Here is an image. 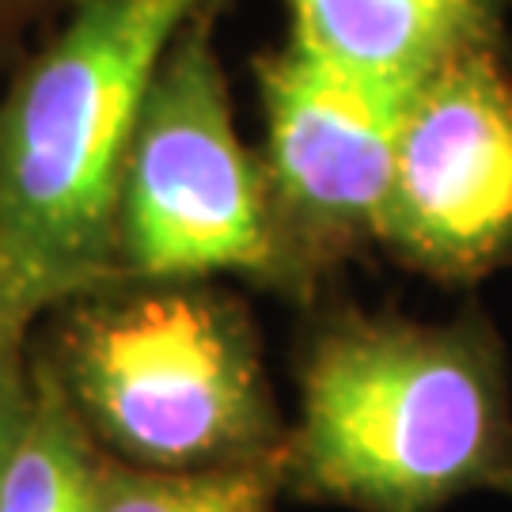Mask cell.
I'll return each mask as SVG.
<instances>
[{"instance_id": "2", "label": "cell", "mask_w": 512, "mask_h": 512, "mask_svg": "<svg viewBox=\"0 0 512 512\" xmlns=\"http://www.w3.org/2000/svg\"><path fill=\"white\" fill-rule=\"evenodd\" d=\"M285 490L353 512H440L512 497V395L478 315L414 323L342 311L300 357Z\"/></svg>"}, {"instance_id": "5", "label": "cell", "mask_w": 512, "mask_h": 512, "mask_svg": "<svg viewBox=\"0 0 512 512\" xmlns=\"http://www.w3.org/2000/svg\"><path fill=\"white\" fill-rule=\"evenodd\" d=\"M376 243L437 281L512 258V69L501 42L456 54L406 95Z\"/></svg>"}, {"instance_id": "9", "label": "cell", "mask_w": 512, "mask_h": 512, "mask_svg": "<svg viewBox=\"0 0 512 512\" xmlns=\"http://www.w3.org/2000/svg\"><path fill=\"white\" fill-rule=\"evenodd\" d=\"M281 494V456L194 471H152L103 452L95 512H277Z\"/></svg>"}, {"instance_id": "4", "label": "cell", "mask_w": 512, "mask_h": 512, "mask_svg": "<svg viewBox=\"0 0 512 512\" xmlns=\"http://www.w3.org/2000/svg\"><path fill=\"white\" fill-rule=\"evenodd\" d=\"M217 12L209 4L175 35L145 92L118 190V281L239 277L308 296L315 277L277 220L262 160L239 137Z\"/></svg>"}, {"instance_id": "6", "label": "cell", "mask_w": 512, "mask_h": 512, "mask_svg": "<svg viewBox=\"0 0 512 512\" xmlns=\"http://www.w3.org/2000/svg\"><path fill=\"white\" fill-rule=\"evenodd\" d=\"M277 220L315 281L376 243L406 95L334 69L296 46L255 61Z\"/></svg>"}, {"instance_id": "1", "label": "cell", "mask_w": 512, "mask_h": 512, "mask_svg": "<svg viewBox=\"0 0 512 512\" xmlns=\"http://www.w3.org/2000/svg\"><path fill=\"white\" fill-rule=\"evenodd\" d=\"M224 0H69L0 84V323L118 281L129 137L167 46Z\"/></svg>"}, {"instance_id": "7", "label": "cell", "mask_w": 512, "mask_h": 512, "mask_svg": "<svg viewBox=\"0 0 512 512\" xmlns=\"http://www.w3.org/2000/svg\"><path fill=\"white\" fill-rule=\"evenodd\" d=\"M512 0H289V46L391 92L501 42Z\"/></svg>"}, {"instance_id": "11", "label": "cell", "mask_w": 512, "mask_h": 512, "mask_svg": "<svg viewBox=\"0 0 512 512\" xmlns=\"http://www.w3.org/2000/svg\"><path fill=\"white\" fill-rule=\"evenodd\" d=\"M65 8L69 0H0V69H8Z\"/></svg>"}, {"instance_id": "8", "label": "cell", "mask_w": 512, "mask_h": 512, "mask_svg": "<svg viewBox=\"0 0 512 512\" xmlns=\"http://www.w3.org/2000/svg\"><path fill=\"white\" fill-rule=\"evenodd\" d=\"M99 456V444L35 353L31 414L0 486V512H95Z\"/></svg>"}, {"instance_id": "3", "label": "cell", "mask_w": 512, "mask_h": 512, "mask_svg": "<svg viewBox=\"0 0 512 512\" xmlns=\"http://www.w3.org/2000/svg\"><path fill=\"white\" fill-rule=\"evenodd\" d=\"M31 342L122 463L194 471L285 448L255 323L209 281H110L50 311Z\"/></svg>"}, {"instance_id": "10", "label": "cell", "mask_w": 512, "mask_h": 512, "mask_svg": "<svg viewBox=\"0 0 512 512\" xmlns=\"http://www.w3.org/2000/svg\"><path fill=\"white\" fill-rule=\"evenodd\" d=\"M31 395H35L31 330L0 323V486L8 475V463L16 456L27 414H31Z\"/></svg>"}]
</instances>
